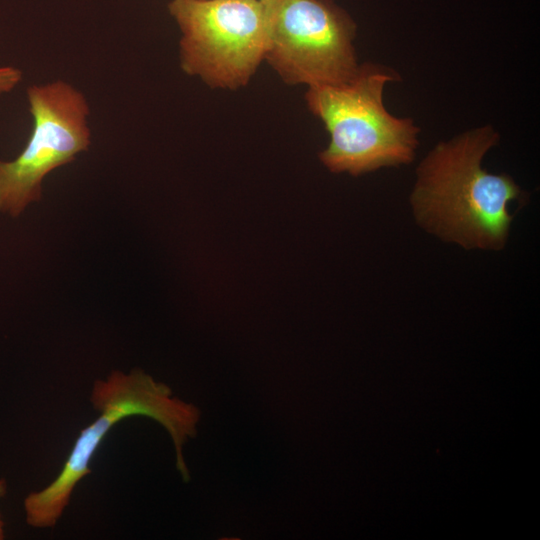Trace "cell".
<instances>
[{
    "label": "cell",
    "mask_w": 540,
    "mask_h": 540,
    "mask_svg": "<svg viewBox=\"0 0 540 540\" xmlns=\"http://www.w3.org/2000/svg\"><path fill=\"white\" fill-rule=\"evenodd\" d=\"M33 118L30 138L11 161L0 160V212L16 217L42 195V182L54 169L72 162L91 143L90 108L70 83L33 84L26 91Z\"/></svg>",
    "instance_id": "6"
},
{
    "label": "cell",
    "mask_w": 540,
    "mask_h": 540,
    "mask_svg": "<svg viewBox=\"0 0 540 540\" xmlns=\"http://www.w3.org/2000/svg\"><path fill=\"white\" fill-rule=\"evenodd\" d=\"M4 538V521L0 517V540Z\"/></svg>",
    "instance_id": "9"
},
{
    "label": "cell",
    "mask_w": 540,
    "mask_h": 540,
    "mask_svg": "<svg viewBox=\"0 0 540 540\" xmlns=\"http://www.w3.org/2000/svg\"><path fill=\"white\" fill-rule=\"evenodd\" d=\"M396 80L393 69L365 63L345 83L309 86L308 107L330 134L319 157L331 172L357 176L414 159L418 127L410 118L391 115L383 104L385 85Z\"/></svg>",
    "instance_id": "3"
},
{
    "label": "cell",
    "mask_w": 540,
    "mask_h": 540,
    "mask_svg": "<svg viewBox=\"0 0 540 540\" xmlns=\"http://www.w3.org/2000/svg\"><path fill=\"white\" fill-rule=\"evenodd\" d=\"M90 400L98 417L81 430L58 476L24 500L26 522L32 527L56 525L76 485L91 472L90 461L105 435L131 416L151 418L166 429L174 444L176 468L184 481L190 479L183 446L197 434L200 411L196 406L173 397L169 386L141 369L114 370L105 380L95 381Z\"/></svg>",
    "instance_id": "2"
},
{
    "label": "cell",
    "mask_w": 540,
    "mask_h": 540,
    "mask_svg": "<svg viewBox=\"0 0 540 540\" xmlns=\"http://www.w3.org/2000/svg\"><path fill=\"white\" fill-rule=\"evenodd\" d=\"M7 491L6 481L4 479H0V498H2Z\"/></svg>",
    "instance_id": "8"
},
{
    "label": "cell",
    "mask_w": 540,
    "mask_h": 540,
    "mask_svg": "<svg viewBox=\"0 0 540 540\" xmlns=\"http://www.w3.org/2000/svg\"><path fill=\"white\" fill-rule=\"evenodd\" d=\"M264 60L289 85H337L358 71L356 26L331 0H260Z\"/></svg>",
    "instance_id": "4"
},
{
    "label": "cell",
    "mask_w": 540,
    "mask_h": 540,
    "mask_svg": "<svg viewBox=\"0 0 540 540\" xmlns=\"http://www.w3.org/2000/svg\"><path fill=\"white\" fill-rule=\"evenodd\" d=\"M181 31V69L213 88L248 84L264 60L265 19L260 0H172Z\"/></svg>",
    "instance_id": "5"
},
{
    "label": "cell",
    "mask_w": 540,
    "mask_h": 540,
    "mask_svg": "<svg viewBox=\"0 0 540 540\" xmlns=\"http://www.w3.org/2000/svg\"><path fill=\"white\" fill-rule=\"evenodd\" d=\"M23 78L22 71L13 66L0 67V94L11 92Z\"/></svg>",
    "instance_id": "7"
},
{
    "label": "cell",
    "mask_w": 540,
    "mask_h": 540,
    "mask_svg": "<svg viewBox=\"0 0 540 540\" xmlns=\"http://www.w3.org/2000/svg\"><path fill=\"white\" fill-rule=\"evenodd\" d=\"M498 142L491 126L464 132L441 142L417 169L411 204L426 230L466 249L499 250L506 244L513 217L507 206L522 191L507 174L481 166Z\"/></svg>",
    "instance_id": "1"
}]
</instances>
